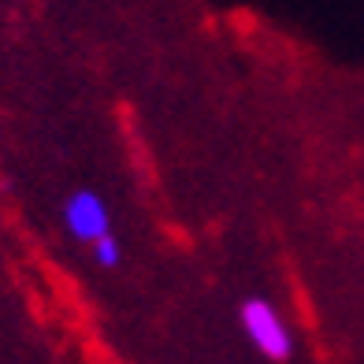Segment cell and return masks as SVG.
Returning <instances> with one entry per match:
<instances>
[{
	"mask_svg": "<svg viewBox=\"0 0 364 364\" xmlns=\"http://www.w3.org/2000/svg\"><path fill=\"white\" fill-rule=\"evenodd\" d=\"M238 323H242L245 338H250V346L260 357H268L275 364L294 357V335L283 320V312H279L268 297H245L242 309H238Z\"/></svg>",
	"mask_w": 364,
	"mask_h": 364,
	"instance_id": "cell-1",
	"label": "cell"
},
{
	"mask_svg": "<svg viewBox=\"0 0 364 364\" xmlns=\"http://www.w3.org/2000/svg\"><path fill=\"white\" fill-rule=\"evenodd\" d=\"M90 250H93V260H97V268H105V272H112V268H119L123 264V245H119V238L112 235H101L97 242H90Z\"/></svg>",
	"mask_w": 364,
	"mask_h": 364,
	"instance_id": "cell-3",
	"label": "cell"
},
{
	"mask_svg": "<svg viewBox=\"0 0 364 364\" xmlns=\"http://www.w3.org/2000/svg\"><path fill=\"white\" fill-rule=\"evenodd\" d=\"M63 230L75 238V242H97L101 235L112 230V216H108V205L97 190H75L68 201H63Z\"/></svg>",
	"mask_w": 364,
	"mask_h": 364,
	"instance_id": "cell-2",
	"label": "cell"
}]
</instances>
